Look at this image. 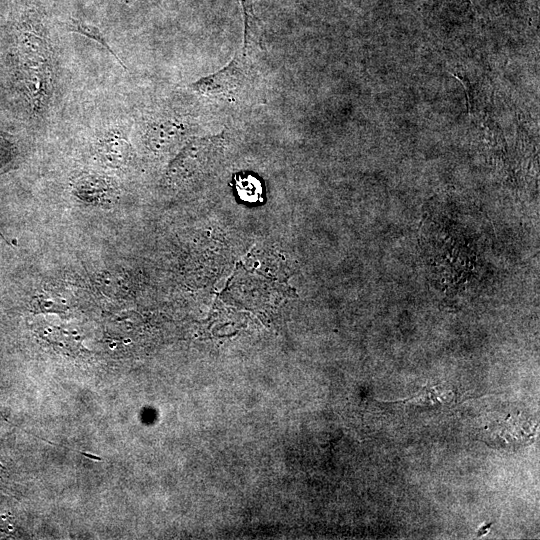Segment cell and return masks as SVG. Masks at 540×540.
Here are the masks:
<instances>
[{"label":"cell","mask_w":540,"mask_h":540,"mask_svg":"<svg viewBox=\"0 0 540 540\" xmlns=\"http://www.w3.org/2000/svg\"><path fill=\"white\" fill-rule=\"evenodd\" d=\"M12 86L34 114L42 113L53 90L52 60L8 58Z\"/></svg>","instance_id":"6da1fadb"},{"label":"cell","mask_w":540,"mask_h":540,"mask_svg":"<svg viewBox=\"0 0 540 540\" xmlns=\"http://www.w3.org/2000/svg\"><path fill=\"white\" fill-rule=\"evenodd\" d=\"M251 67L245 54H237L223 69L190 85L195 92L216 100L237 102L251 83Z\"/></svg>","instance_id":"7a4b0ae2"},{"label":"cell","mask_w":540,"mask_h":540,"mask_svg":"<svg viewBox=\"0 0 540 540\" xmlns=\"http://www.w3.org/2000/svg\"><path fill=\"white\" fill-rule=\"evenodd\" d=\"M223 144V135L192 140L170 163L165 180L171 185L188 182L215 162Z\"/></svg>","instance_id":"3957f363"},{"label":"cell","mask_w":540,"mask_h":540,"mask_svg":"<svg viewBox=\"0 0 540 540\" xmlns=\"http://www.w3.org/2000/svg\"><path fill=\"white\" fill-rule=\"evenodd\" d=\"M74 194L91 205L107 206L115 201L118 187L111 178L98 173H82L73 183Z\"/></svg>","instance_id":"277c9868"},{"label":"cell","mask_w":540,"mask_h":540,"mask_svg":"<svg viewBox=\"0 0 540 540\" xmlns=\"http://www.w3.org/2000/svg\"><path fill=\"white\" fill-rule=\"evenodd\" d=\"M95 153L100 162L113 169H124L133 157L129 140L117 129L109 130L97 139Z\"/></svg>","instance_id":"5b68a950"},{"label":"cell","mask_w":540,"mask_h":540,"mask_svg":"<svg viewBox=\"0 0 540 540\" xmlns=\"http://www.w3.org/2000/svg\"><path fill=\"white\" fill-rule=\"evenodd\" d=\"M20 157L19 147L14 136L8 132L0 131V178L14 169ZM0 237L9 245H12L0 231Z\"/></svg>","instance_id":"8992f818"},{"label":"cell","mask_w":540,"mask_h":540,"mask_svg":"<svg viewBox=\"0 0 540 540\" xmlns=\"http://www.w3.org/2000/svg\"><path fill=\"white\" fill-rule=\"evenodd\" d=\"M67 29L69 31L79 33L95 42L100 44L103 48H105L115 59L116 61L121 65V67L126 70V65L122 62L120 57L114 52V50L111 48L109 43L107 42L104 34L101 32V30L92 25L88 24L86 22L77 20V19H71L69 24L67 25Z\"/></svg>","instance_id":"52a82bcc"},{"label":"cell","mask_w":540,"mask_h":540,"mask_svg":"<svg viewBox=\"0 0 540 540\" xmlns=\"http://www.w3.org/2000/svg\"><path fill=\"white\" fill-rule=\"evenodd\" d=\"M31 306L35 312L63 313L69 309L68 303L52 291H42L34 295Z\"/></svg>","instance_id":"ba28073f"},{"label":"cell","mask_w":540,"mask_h":540,"mask_svg":"<svg viewBox=\"0 0 540 540\" xmlns=\"http://www.w3.org/2000/svg\"><path fill=\"white\" fill-rule=\"evenodd\" d=\"M236 189L240 198L247 202H257L261 200V183L253 176H238L236 179Z\"/></svg>","instance_id":"9c48e42d"},{"label":"cell","mask_w":540,"mask_h":540,"mask_svg":"<svg viewBox=\"0 0 540 540\" xmlns=\"http://www.w3.org/2000/svg\"><path fill=\"white\" fill-rule=\"evenodd\" d=\"M245 14V25L247 28V32L249 29L253 26H255V14L253 12V3L252 0H239Z\"/></svg>","instance_id":"30bf717a"}]
</instances>
